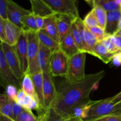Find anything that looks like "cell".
<instances>
[{
	"label": "cell",
	"instance_id": "22",
	"mask_svg": "<svg viewBox=\"0 0 121 121\" xmlns=\"http://www.w3.org/2000/svg\"><path fill=\"white\" fill-rule=\"evenodd\" d=\"M13 101L6 93H2L0 96V113L14 120L13 112Z\"/></svg>",
	"mask_w": 121,
	"mask_h": 121
},
{
	"label": "cell",
	"instance_id": "9",
	"mask_svg": "<svg viewBox=\"0 0 121 121\" xmlns=\"http://www.w3.org/2000/svg\"><path fill=\"white\" fill-rule=\"evenodd\" d=\"M43 95L44 109H47L52 106L55 99L57 89L54 85L53 76L48 69L43 72Z\"/></svg>",
	"mask_w": 121,
	"mask_h": 121
},
{
	"label": "cell",
	"instance_id": "1",
	"mask_svg": "<svg viewBox=\"0 0 121 121\" xmlns=\"http://www.w3.org/2000/svg\"><path fill=\"white\" fill-rule=\"evenodd\" d=\"M104 70L86 75L82 80L75 82H66L57 90L55 99L51 107L66 118L72 117L74 109L87 105L95 86L105 76Z\"/></svg>",
	"mask_w": 121,
	"mask_h": 121
},
{
	"label": "cell",
	"instance_id": "24",
	"mask_svg": "<svg viewBox=\"0 0 121 121\" xmlns=\"http://www.w3.org/2000/svg\"><path fill=\"white\" fill-rule=\"evenodd\" d=\"M21 89L28 95L31 96L33 98L37 99L34 88V83L31 76L28 73L25 74L21 81Z\"/></svg>",
	"mask_w": 121,
	"mask_h": 121
},
{
	"label": "cell",
	"instance_id": "6",
	"mask_svg": "<svg viewBox=\"0 0 121 121\" xmlns=\"http://www.w3.org/2000/svg\"><path fill=\"white\" fill-rule=\"evenodd\" d=\"M0 48L3 51L8 66L11 69L16 78L21 82L24 73L21 68L20 59L17 53L15 46H10L6 43H1Z\"/></svg>",
	"mask_w": 121,
	"mask_h": 121
},
{
	"label": "cell",
	"instance_id": "32",
	"mask_svg": "<svg viewBox=\"0 0 121 121\" xmlns=\"http://www.w3.org/2000/svg\"><path fill=\"white\" fill-rule=\"evenodd\" d=\"M15 121H39V118L34 115L32 111L25 109L16 118Z\"/></svg>",
	"mask_w": 121,
	"mask_h": 121
},
{
	"label": "cell",
	"instance_id": "21",
	"mask_svg": "<svg viewBox=\"0 0 121 121\" xmlns=\"http://www.w3.org/2000/svg\"><path fill=\"white\" fill-rule=\"evenodd\" d=\"M38 118L39 121H65L69 118L63 117L53 108L50 107L39 113Z\"/></svg>",
	"mask_w": 121,
	"mask_h": 121
},
{
	"label": "cell",
	"instance_id": "17",
	"mask_svg": "<svg viewBox=\"0 0 121 121\" xmlns=\"http://www.w3.org/2000/svg\"><path fill=\"white\" fill-rule=\"evenodd\" d=\"M60 49L69 58L81 52L73 39L72 31L63 41L60 43Z\"/></svg>",
	"mask_w": 121,
	"mask_h": 121
},
{
	"label": "cell",
	"instance_id": "3",
	"mask_svg": "<svg viewBox=\"0 0 121 121\" xmlns=\"http://www.w3.org/2000/svg\"><path fill=\"white\" fill-rule=\"evenodd\" d=\"M86 53L80 52L69 59L67 74L66 79L69 82L80 81L86 77L85 64Z\"/></svg>",
	"mask_w": 121,
	"mask_h": 121
},
{
	"label": "cell",
	"instance_id": "42",
	"mask_svg": "<svg viewBox=\"0 0 121 121\" xmlns=\"http://www.w3.org/2000/svg\"><path fill=\"white\" fill-rule=\"evenodd\" d=\"M111 101L115 104L121 103V92L113 97H111Z\"/></svg>",
	"mask_w": 121,
	"mask_h": 121
},
{
	"label": "cell",
	"instance_id": "15",
	"mask_svg": "<svg viewBox=\"0 0 121 121\" xmlns=\"http://www.w3.org/2000/svg\"><path fill=\"white\" fill-rule=\"evenodd\" d=\"M53 53L50 49L40 43V48L37 59L38 68L43 72L50 69V61Z\"/></svg>",
	"mask_w": 121,
	"mask_h": 121
},
{
	"label": "cell",
	"instance_id": "7",
	"mask_svg": "<svg viewBox=\"0 0 121 121\" xmlns=\"http://www.w3.org/2000/svg\"><path fill=\"white\" fill-rule=\"evenodd\" d=\"M69 58L60 49L53 53L50 61V70L53 77H65L67 74Z\"/></svg>",
	"mask_w": 121,
	"mask_h": 121
},
{
	"label": "cell",
	"instance_id": "49",
	"mask_svg": "<svg viewBox=\"0 0 121 121\" xmlns=\"http://www.w3.org/2000/svg\"><path fill=\"white\" fill-rule=\"evenodd\" d=\"M120 11H121V4H120Z\"/></svg>",
	"mask_w": 121,
	"mask_h": 121
},
{
	"label": "cell",
	"instance_id": "5",
	"mask_svg": "<svg viewBox=\"0 0 121 121\" xmlns=\"http://www.w3.org/2000/svg\"><path fill=\"white\" fill-rule=\"evenodd\" d=\"M57 14L67 15L78 19L80 17L78 0H43Z\"/></svg>",
	"mask_w": 121,
	"mask_h": 121
},
{
	"label": "cell",
	"instance_id": "34",
	"mask_svg": "<svg viewBox=\"0 0 121 121\" xmlns=\"http://www.w3.org/2000/svg\"><path fill=\"white\" fill-rule=\"evenodd\" d=\"M6 88H7V89H6L7 95L12 100L15 101L18 89L13 85H8L6 87Z\"/></svg>",
	"mask_w": 121,
	"mask_h": 121
},
{
	"label": "cell",
	"instance_id": "4",
	"mask_svg": "<svg viewBox=\"0 0 121 121\" xmlns=\"http://www.w3.org/2000/svg\"><path fill=\"white\" fill-rule=\"evenodd\" d=\"M28 42V72L30 74H34L38 72H41L38 68L37 59L40 48V41L37 32L26 31Z\"/></svg>",
	"mask_w": 121,
	"mask_h": 121
},
{
	"label": "cell",
	"instance_id": "33",
	"mask_svg": "<svg viewBox=\"0 0 121 121\" xmlns=\"http://www.w3.org/2000/svg\"><path fill=\"white\" fill-rule=\"evenodd\" d=\"M88 28L95 35L97 39H98V42L101 41L106 36L105 33V30L103 28H102L100 26H97V27H91V28Z\"/></svg>",
	"mask_w": 121,
	"mask_h": 121
},
{
	"label": "cell",
	"instance_id": "2",
	"mask_svg": "<svg viewBox=\"0 0 121 121\" xmlns=\"http://www.w3.org/2000/svg\"><path fill=\"white\" fill-rule=\"evenodd\" d=\"M111 115H121V103L115 104L111 98L99 100H91L86 118L84 121H93L98 118Z\"/></svg>",
	"mask_w": 121,
	"mask_h": 121
},
{
	"label": "cell",
	"instance_id": "10",
	"mask_svg": "<svg viewBox=\"0 0 121 121\" xmlns=\"http://www.w3.org/2000/svg\"><path fill=\"white\" fill-rule=\"evenodd\" d=\"M31 13V11L22 8L13 0H8L7 1L8 20L22 29L24 30V28L21 23V19L25 15H28Z\"/></svg>",
	"mask_w": 121,
	"mask_h": 121
},
{
	"label": "cell",
	"instance_id": "27",
	"mask_svg": "<svg viewBox=\"0 0 121 121\" xmlns=\"http://www.w3.org/2000/svg\"><path fill=\"white\" fill-rule=\"evenodd\" d=\"M97 5L101 7L107 13L120 9V4L115 0H99Z\"/></svg>",
	"mask_w": 121,
	"mask_h": 121
},
{
	"label": "cell",
	"instance_id": "35",
	"mask_svg": "<svg viewBox=\"0 0 121 121\" xmlns=\"http://www.w3.org/2000/svg\"><path fill=\"white\" fill-rule=\"evenodd\" d=\"M7 1L8 0H0V17L5 20H8Z\"/></svg>",
	"mask_w": 121,
	"mask_h": 121
},
{
	"label": "cell",
	"instance_id": "43",
	"mask_svg": "<svg viewBox=\"0 0 121 121\" xmlns=\"http://www.w3.org/2000/svg\"><path fill=\"white\" fill-rule=\"evenodd\" d=\"M113 37L116 46L118 49L121 50V37L117 36V35H113Z\"/></svg>",
	"mask_w": 121,
	"mask_h": 121
},
{
	"label": "cell",
	"instance_id": "14",
	"mask_svg": "<svg viewBox=\"0 0 121 121\" xmlns=\"http://www.w3.org/2000/svg\"><path fill=\"white\" fill-rule=\"evenodd\" d=\"M31 5V11L35 16L46 18L56 13L43 0H30Z\"/></svg>",
	"mask_w": 121,
	"mask_h": 121
},
{
	"label": "cell",
	"instance_id": "41",
	"mask_svg": "<svg viewBox=\"0 0 121 121\" xmlns=\"http://www.w3.org/2000/svg\"><path fill=\"white\" fill-rule=\"evenodd\" d=\"M35 20H36L37 26L38 31L41 30L43 28L44 24L45 18L41 17L39 16H35Z\"/></svg>",
	"mask_w": 121,
	"mask_h": 121
},
{
	"label": "cell",
	"instance_id": "26",
	"mask_svg": "<svg viewBox=\"0 0 121 121\" xmlns=\"http://www.w3.org/2000/svg\"><path fill=\"white\" fill-rule=\"evenodd\" d=\"M98 42V39L95 35L86 26V53L94 56L93 49L95 46Z\"/></svg>",
	"mask_w": 121,
	"mask_h": 121
},
{
	"label": "cell",
	"instance_id": "30",
	"mask_svg": "<svg viewBox=\"0 0 121 121\" xmlns=\"http://www.w3.org/2000/svg\"><path fill=\"white\" fill-rule=\"evenodd\" d=\"M83 21L85 25L87 28L99 26L96 15L95 11L93 8H92V10L86 15Z\"/></svg>",
	"mask_w": 121,
	"mask_h": 121
},
{
	"label": "cell",
	"instance_id": "38",
	"mask_svg": "<svg viewBox=\"0 0 121 121\" xmlns=\"http://www.w3.org/2000/svg\"><path fill=\"white\" fill-rule=\"evenodd\" d=\"M93 121H121V115H111L98 118Z\"/></svg>",
	"mask_w": 121,
	"mask_h": 121
},
{
	"label": "cell",
	"instance_id": "45",
	"mask_svg": "<svg viewBox=\"0 0 121 121\" xmlns=\"http://www.w3.org/2000/svg\"><path fill=\"white\" fill-rule=\"evenodd\" d=\"M0 121H15L12 118L0 113Z\"/></svg>",
	"mask_w": 121,
	"mask_h": 121
},
{
	"label": "cell",
	"instance_id": "37",
	"mask_svg": "<svg viewBox=\"0 0 121 121\" xmlns=\"http://www.w3.org/2000/svg\"><path fill=\"white\" fill-rule=\"evenodd\" d=\"M0 39L1 43H5L6 38L5 26V20L0 17Z\"/></svg>",
	"mask_w": 121,
	"mask_h": 121
},
{
	"label": "cell",
	"instance_id": "47",
	"mask_svg": "<svg viewBox=\"0 0 121 121\" xmlns=\"http://www.w3.org/2000/svg\"><path fill=\"white\" fill-rule=\"evenodd\" d=\"M114 35H117V36L121 37V29L118 30L117 31V33H116Z\"/></svg>",
	"mask_w": 121,
	"mask_h": 121
},
{
	"label": "cell",
	"instance_id": "48",
	"mask_svg": "<svg viewBox=\"0 0 121 121\" xmlns=\"http://www.w3.org/2000/svg\"><path fill=\"white\" fill-rule=\"evenodd\" d=\"M121 29V17L119 21V23H118V30Z\"/></svg>",
	"mask_w": 121,
	"mask_h": 121
},
{
	"label": "cell",
	"instance_id": "46",
	"mask_svg": "<svg viewBox=\"0 0 121 121\" xmlns=\"http://www.w3.org/2000/svg\"><path fill=\"white\" fill-rule=\"evenodd\" d=\"M65 121H84L83 119L79 117H70Z\"/></svg>",
	"mask_w": 121,
	"mask_h": 121
},
{
	"label": "cell",
	"instance_id": "36",
	"mask_svg": "<svg viewBox=\"0 0 121 121\" xmlns=\"http://www.w3.org/2000/svg\"><path fill=\"white\" fill-rule=\"evenodd\" d=\"M24 107L19 105L15 101H13V116H14V119L15 121L16 118L22 113V111L25 109Z\"/></svg>",
	"mask_w": 121,
	"mask_h": 121
},
{
	"label": "cell",
	"instance_id": "18",
	"mask_svg": "<svg viewBox=\"0 0 121 121\" xmlns=\"http://www.w3.org/2000/svg\"><path fill=\"white\" fill-rule=\"evenodd\" d=\"M57 14L52 15L45 18L44 24L42 30H43L51 38L59 43V34L57 30Z\"/></svg>",
	"mask_w": 121,
	"mask_h": 121
},
{
	"label": "cell",
	"instance_id": "20",
	"mask_svg": "<svg viewBox=\"0 0 121 121\" xmlns=\"http://www.w3.org/2000/svg\"><path fill=\"white\" fill-rule=\"evenodd\" d=\"M94 56L99 58L105 63H108L112 61L115 56L118 53H112L109 52L102 43L99 41L96 44L93 49Z\"/></svg>",
	"mask_w": 121,
	"mask_h": 121
},
{
	"label": "cell",
	"instance_id": "44",
	"mask_svg": "<svg viewBox=\"0 0 121 121\" xmlns=\"http://www.w3.org/2000/svg\"><path fill=\"white\" fill-rule=\"evenodd\" d=\"M89 5L92 7V8H94L97 5V4L99 2V0H85Z\"/></svg>",
	"mask_w": 121,
	"mask_h": 121
},
{
	"label": "cell",
	"instance_id": "13",
	"mask_svg": "<svg viewBox=\"0 0 121 121\" xmlns=\"http://www.w3.org/2000/svg\"><path fill=\"white\" fill-rule=\"evenodd\" d=\"M6 32V43L12 46H15L20 39L24 30L13 24L9 20H5Z\"/></svg>",
	"mask_w": 121,
	"mask_h": 121
},
{
	"label": "cell",
	"instance_id": "12",
	"mask_svg": "<svg viewBox=\"0 0 121 121\" xmlns=\"http://www.w3.org/2000/svg\"><path fill=\"white\" fill-rule=\"evenodd\" d=\"M57 30L59 34V43L71 32L73 24L76 19L69 15L57 14Z\"/></svg>",
	"mask_w": 121,
	"mask_h": 121
},
{
	"label": "cell",
	"instance_id": "28",
	"mask_svg": "<svg viewBox=\"0 0 121 121\" xmlns=\"http://www.w3.org/2000/svg\"><path fill=\"white\" fill-rule=\"evenodd\" d=\"M93 8L95 11L99 26L105 30L106 24V20H107V12L100 6L97 5Z\"/></svg>",
	"mask_w": 121,
	"mask_h": 121
},
{
	"label": "cell",
	"instance_id": "16",
	"mask_svg": "<svg viewBox=\"0 0 121 121\" xmlns=\"http://www.w3.org/2000/svg\"><path fill=\"white\" fill-rule=\"evenodd\" d=\"M121 17V12L119 10L107 13V20L105 33L106 35H114L118 30V23Z\"/></svg>",
	"mask_w": 121,
	"mask_h": 121
},
{
	"label": "cell",
	"instance_id": "29",
	"mask_svg": "<svg viewBox=\"0 0 121 121\" xmlns=\"http://www.w3.org/2000/svg\"><path fill=\"white\" fill-rule=\"evenodd\" d=\"M100 42L102 43L108 50L112 53H119L121 52L117 47L113 35H106Z\"/></svg>",
	"mask_w": 121,
	"mask_h": 121
},
{
	"label": "cell",
	"instance_id": "40",
	"mask_svg": "<svg viewBox=\"0 0 121 121\" xmlns=\"http://www.w3.org/2000/svg\"><path fill=\"white\" fill-rule=\"evenodd\" d=\"M34 99H35V98H33V97H31V96L27 95L26 96V97H25L23 101L21 103V106H22V107H24V108L27 109V108L28 107L30 104L31 103V102L33 101V100Z\"/></svg>",
	"mask_w": 121,
	"mask_h": 121
},
{
	"label": "cell",
	"instance_id": "19",
	"mask_svg": "<svg viewBox=\"0 0 121 121\" xmlns=\"http://www.w3.org/2000/svg\"><path fill=\"white\" fill-rule=\"evenodd\" d=\"M30 75L31 76V78L33 80L37 98L40 102L41 109L43 110H44V109L43 73V72H38L34 74H30Z\"/></svg>",
	"mask_w": 121,
	"mask_h": 121
},
{
	"label": "cell",
	"instance_id": "31",
	"mask_svg": "<svg viewBox=\"0 0 121 121\" xmlns=\"http://www.w3.org/2000/svg\"><path fill=\"white\" fill-rule=\"evenodd\" d=\"M72 35H73V39H74L76 44L77 46H78V47H79V48L80 49V50L81 51V52H85V48H84L83 47V44L82 40L80 30H79V27H78V25L76 23L75 21H74V23H73V27H72Z\"/></svg>",
	"mask_w": 121,
	"mask_h": 121
},
{
	"label": "cell",
	"instance_id": "8",
	"mask_svg": "<svg viewBox=\"0 0 121 121\" xmlns=\"http://www.w3.org/2000/svg\"><path fill=\"white\" fill-rule=\"evenodd\" d=\"M0 76L1 82L7 87L13 85L18 89L21 88V82L16 78L6 61L2 50L0 48Z\"/></svg>",
	"mask_w": 121,
	"mask_h": 121
},
{
	"label": "cell",
	"instance_id": "25",
	"mask_svg": "<svg viewBox=\"0 0 121 121\" xmlns=\"http://www.w3.org/2000/svg\"><path fill=\"white\" fill-rule=\"evenodd\" d=\"M21 23L23 26L24 30L38 32L35 16L33 13L23 17L21 19Z\"/></svg>",
	"mask_w": 121,
	"mask_h": 121
},
{
	"label": "cell",
	"instance_id": "23",
	"mask_svg": "<svg viewBox=\"0 0 121 121\" xmlns=\"http://www.w3.org/2000/svg\"><path fill=\"white\" fill-rule=\"evenodd\" d=\"M37 34L40 43L50 49L53 53L60 49V44L51 38L43 30H41L37 32Z\"/></svg>",
	"mask_w": 121,
	"mask_h": 121
},
{
	"label": "cell",
	"instance_id": "11",
	"mask_svg": "<svg viewBox=\"0 0 121 121\" xmlns=\"http://www.w3.org/2000/svg\"><path fill=\"white\" fill-rule=\"evenodd\" d=\"M17 53L18 54L21 68L24 73L27 74L28 72V42L27 34L26 31H24L21 34L17 43L15 46Z\"/></svg>",
	"mask_w": 121,
	"mask_h": 121
},
{
	"label": "cell",
	"instance_id": "39",
	"mask_svg": "<svg viewBox=\"0 0 121 121\" xmlns=\"http://www.w3.org/2000/svg\"><path fill=\"white\" fill-rule=\"evenodd\" d=\"M26 95H27V94H26L21 89H18L16 99H15V102H16L17 104H18L20 105H21V103L23 101Z\"/></svg>",
	"mask_w": 121,
	"mask_h": 121
}]
</instances>
